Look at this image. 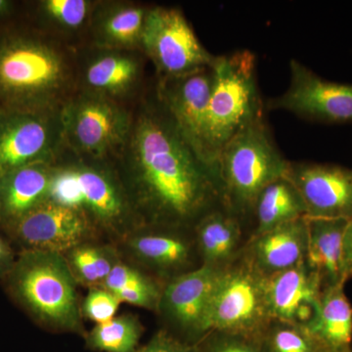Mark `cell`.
Listing matches in <instances>:
<instances>
[{"instance_id":"1","label":"cell","mask_w":352,"mask_h":352,"mask_svg":"<svg viewBox=\"0 0 352 352\" xmlns=\"http://www.w3.org/2000/svg\"><path fill=\"white\" fill-rule=\"evenodd\" d=\"M131 131L111 164L134 214L154 228L193 230L222 205L217 180L154 94L138 99Z\"/></svg>"},{"instance_id":"2","label":"cell","mask_w":352,"mask_h":352,"mask_svg":"<svg viewBox=\"0 0 352 352\" xmlns=\"http://www.w3.org/2000/svg\"><path fill=\"white\" fill-rule=\"evenodd\" d=\"M78 90V50L46 32L0 34L1 110H60Z\"/></svg>"},{"instance_id":"3","label":"cell","mask_w":352,"mask_h":352,"mask_svg":"<svg viewBox=\"0 0 352 352\" xmlns=\"http://www.w3.org/2000/svg\"><path fill=\"white\" fill-rule=\"evenodd\" d=\"M4 279L14 300L41 325L82 332L76 278L61 254L25 250Z\"/></svg>"},{"instance_id":"4","label":"cell","mask_w":352,"mask_h":352,"mask_svg":"<svg viewBox=\"0 0 352 352\" xmlns=\"http://www.w3.org/2000/svg\"><path fill=\"white\" fill-rule=\"evenodd\" d=\"M289 162L275 145L263 116L247 124L220 151L217 173L222 205L245 222L261 192L286 176Z\"/></svg>"},{"instance_id":"5","label":"cell","mask_w":352,"mask_h":352,"mask_svg":"<svg viewBox=\"0 0 352 352\" xmlns=\"http://www.w3.org/2000/svg\"><path fill=\"white\" fill-rule=\"evenodd\" d=\"M48 200L83 212L94 223L118 229L134 214L110 162L78 157L65 149L54 163Z\"/></svg>"},{"instance_id":"6","label":"cell","mask_w":352,"mask_h":352,"mask_svg":"<svg viewBox=\"0 0 352 352\" xmlns=\"http://www.w3.org/2000/svg\"><path fill=\"white\" fill-rule=\"evenodd\" d=\"M212 68L206 138L217 164L222 148L263 113L256 82V57L252 52L237 51L217 56Z\"/></svg>"},{"instance_id":"7","label":"cell","mask_w":352,"mask_h":352,"mask_svg":"<svg viewBox=\"0 0 352 352\" xmlns=\"http://www.w3.org/2000/svg\"><path fill=\"white\" fill-rule=\"evenodd\" d=\"M61 120L66 149L109 162L126 142L132 113L120 102L78 90L61 108Z\"/></svg>"},{"instance_id":"8","label":"cell","mask_w":352,"mask_h":352,"mask_svg":"<svg viewBox=\"0 0 352 352\" xmlns=\"http://www.w3.org/2000/svg\"><path fill=\"white\" fill-rule=\"evenodd\" d=\"M271 321L264 294V277L241 252L220 271L206 319V330L259 337Z\"/></svg>"},{"instance_id":"9","label":"cell","mask_w":352,"mask_h":352,"mask_svg":"<svg viewBox=\"0 0 352 352\" xmlns=\"http://www.w3.org/2000/svg\"><path fill=\"white\" fill-rule=\"evenodd\" d=\"M141 51L157 69V78L189 75L214 64L182 11L156 6L149 8L141 38Z\"/></svg>"},{"instance_id":"10","label":"cell","mask_w":352,"mask_h":352,"mask_svg":"<svg viewBox=\"0 0 352 352\" xmlns=\"http://www.w3.org/2000/svg\"><path fill=\"white\" fill-rule=\"evenodd\" d=\"M66 149L61 109L0 113V173L36 163H54Z\"/></svg>"},{"instance_id":"11","label":"cell","mask_w":352,"mask_h":352,"mask_svg":"<svg viewBox=\"0 0 352 352\" xmlns=\"http://www.w3.org/2000/svg\"><path fill=\"white\" fill-rule=\"evenodd\" d=\"M212 67L178 78H157L156 94L180 135L212 173L219 187L217 164L206 138Z\"/></svg>"},{"instance_id":"12","label":"cell","mask_w":352,"mask_h":352,"mask_svg":"<svg viewBox=\"0 0 352 352\" xmlns=\"http://www.w3.org/2000/svg\"><path fill=\"white\" fill-rule=\"evenodd\" d=\"M289 69L288 89L273 99L270 108L327 124L352 122V85L324 80L296 60H292Z\"/></svg>"},{"instance_id":"13","label":"cell","mask_w":352,"mask_h":352,"mask_svg":"<svg viewBox=\"0 0 352 352\" xmlns=\"http://www.w3.org/2000/svg\"><path fill=\"white\" fill-rule=\"evenodd\" d=\"M220 271L201 265L164 284L157 310L170 324L168 332L192 344L207 333L206 319Z\"/></svg>"},{"instance_id":"14","label":"cell","mask_w":352,"mask_h":352,"mask_svg":"<svg viewBox=\"0 0 352 352\" xmlns=\"http://www.w3.org/2000/svg\"><path fill=\"white\" fill-rule=\"evenodd\" d=\"M92 226L80 210L46 200L6 229L24 251L62 254L82 245Z\"/></svg>"},{"instance_id":"15","label":"cell","mask_w":352,"mask_h":352,"mask_svg":"<svg viewBox=\"0 0 352 352\" xmlns=\"http://www.w3.org/2000/svg\"><path fill=\"white\" fill-rule=\"evenodd\" d=\"M78 52V90L124 104L135 97L144 75L141 50H109L91 45Z\"/></svg>"},{"instance_id":"16","label":"cell","mask_w":352,"mask_h":352,"mask_svg":"<svg viewBox=\"0 0 352 352\" xmlns=\"http://www.w3.org/2000/svg\"><path fill=\"white\" fill-rule=\"evenodd\" d=\"M286 177L302 197L307 217L352 219V168L289 162Z\"/></svg>"},{"instance_id":"17","label":"cell","mask_w":352,"mask_h":352,"mask_svg":"<svg viewBox=\"0 0 352 352\" xmlns=\"http://www.w3.org/2000/svg\"><path fill=\"white\" fill-rule=\"evenodd\" d=\"M322 291L320 280L305 261L264 278V294L271 320L307 328L316 315Z\"/></svg>"},{"instance_id":"18","label":"cell","mask_w":352,"mask_h":352,"mask_svg":"<svg viewBox=\"0 0 352 352\" xmlns=\"http://www.w3.org/2000/svg\"><path fill=\"white\" fill-rule=\"evenodd\" d=\"M307 251V217L258 235L250 236L242 254L256 272L266 278L305 263Z\"/></svg>"},{"instance_id":"19","label":"cell","mask_w":352,"mask_h":352,"mask_svg":"<svg viewBox=\"0 0 352 352\" xmlns=\"http://www.w3.org/2000/svg\"><path fill=\"white\" fill-rule=\"evenodd\" d=\"M155 229L132 240L131 249L139 259L164 276H168V281L200 267L201 258L194 233L192 236L183 234L191 230Z\"/></svg>"},{"instance_id":"20","label":"cell","mask_w":352,"mask_h":352,"mask_svg":"<svg viewBox=\"0 0 352 352\" xmlns=\"http://www.w3.org/2000/svg\"><path fill=\"white\" fill-rule=\"evenodd\" d=\"M54 163L28 164L0 173V224L8 228L48 200Z\"/></svg>"},{"instance_id":"21","label":"cell","mask_w":352,"mask_h":352,"mask_svg":"<svg viewBox=\"0 0 352 352\" xmlns=\"http://www.w3.org/2000/svg\"><path fill=\"white\" fill-rule=\"evenodd\" d=\"M149 8L127 1L96 2L88 32L91 45L109 50H141Z\"/></svg>"},{"instance_id":"22","label":"cell","mask_w":352,"mask_h":352,"mask_svg":"<svg viewBox=\"0 0 352 352\" xmlns=\"http://www.w3.org/2000/svg\"><path fill=\"white\" fill-rule=\"evenodd\" d=\"M243 220L223 206L210 210L193 228L201 265L223 270L244 249Z\"/></svg>"},{"instance_id":"23","label":"cell","mask_w":352,"mask_h":352,"mask_svg":"<svg viewBox=\"0 0 352 352\" xmlns=\"http://www.w3.org/2000/svg\"><path fill=\"white\" fill-rule=\"evenodd\" d=\"M307 222L305 263L318 276L322 289L346 285L344 235L349 219L307 217Z\"/></svg>"},{"instance_id":"24","label":"cell","mask_w":352,"mask_h":352,"mask_svg":"<svg viewBox=\"0 0 352 352\" xmlns=\"http://www.w3.org/2000/svg\"><path fill=\"white\" fill-rule=\"evenodd\" d=\"M307 328L329 351L351 346L352 305L344 285L322 291L316 315Z\"/></svg>"},{"instance_id":"25","label":"cell","mask_w":352,"mask_h":352,"mask_svg":"<svg viewBox=\"0 0 352 352\" xmlns=\"http://www.w3.org/2000/svg\"><path fill=\"white\" fill-rule=\"evenodd\" d=\"M307 217V208L298 190L286 176L278 178L261 192L252 210L254 228L252 235H258Z\"/></svg>"},{"instance_id":"26","label":"cell","mask_w":352,"mask_h":352,"mask_svg":"<svg viewBox=\"0 0 352 352\" xmlns=\"http://www.w3.org/2000/svg\"><path fill=\"white\" fill-rule=\"evenodd\" d=\"M96 2L90 0H43L38 3L39 19L53 36H72L89 29Z\"/></svg>"},{"instance_id":"27","label":"cell","mask_w":352,"mask_h":352,"mask_svg":"<svg viewBox=\"0 0 352 352\" xmlns=\"http://www.w3.org/2000/svg\"><path fill=\"white\" fill-rule=\"evenodd\" d=\"M140 322L131 315L96 324L87 335V349L100 352H134L142 337Z\"/></svg>"},{"instance_id":"28","label":"cell","mask_w":352,"mask_h":352,"mask_svg":"<svg viewBox=\"0 0 352 352\" xmlns=\"http://www.w3.org/2000/svg\"><path fill=\"white\" fill-rule=\"evenodd\" d=\"M261 352H330L305 326L271 320L259 336Z\"/></svg>"},{"instance_id":"29","label":"cell","mask_w":352,"mask_h":352,"mask_svg":"<svg viewBox=\"0 0 352 352\" xmlns=\"http://www.w3.org/2000/svg\"><path fill=\"white\" fill-rule=\"evenodd\" d=\"M69 263L76 279L90 286L103 284L117 264L105 250L82 245L72 250Z\"/></svg>"},{"instance_id":"30","label":"cell","mask_w":352,"mask_h":352,"mask_svg":"<svg viewBox=\"0 0 352 352\" xmlns=\"http://www.w3.org/2000/svg\"><path fill=\"white\" fill-rule=\"evenodd\" d=\"M196 347L197 352H261L259 337L215 330L206 333Z\"/></svg>"},{"instance_id":"31","label":"cell","mask_w":352,"mask_h":352,"mask_svg":"<svg viewBox=\"0 0 352 352\" xmlns=\"http://www.w3.org/2000/svg\"><path fill=\"white\" fill-rule=\"evenodd\" d=\"M119 298L106 289H94L89 292L82 305V312L96 324L105 323L117 314Z\"/></svg>"},{"instance_id":"32","label":"cell","mask_w":352,"mask_h":352,"mask_svg":"<svg viewBox=\"0 0 352 352\" xmlns=\"http://www.w3.org/2000/svg\"><path fill=\"white\" fill-rule=\"evenodd\" d=\"M149 280H151V278L145 276L140 271L124 265V264L117 263L113 266L110 274L102 285H103L104 289L116 294L122 289L129 288V287L145 283Z\"/></svg>"},{"instance_id":"33","label":"cell","mask_w":352,"mask_h":352,"mask_svg":"<svg viewBox=\"0 0 352 352\" xmlns=\"http://www.w3.org/2000/svg\"><path fill=\"white\" fill-rule=\"evenodd\" d=\"M134 352H197V347L196 344L184 342L166 329H162L147 344Z\"/></svg>"},{"instance_id":"34","label":"cell","mask_w":352,"mask_h":352,"mask_svg":"<svg viewBox=\"0 0 352 352\" xmlns=\"http://www.w3.org/2000/svg\"><path fill=\"white\" fill-rule=\"evenodd\" d=\"M344 275L346 281L352 278V219L347 222L344 235Z\"/></svg>"},{"instance_id":"35","label":"cell","mask_w":352,"mask_h":352,"mask_svg":"<svg viewBox=\"0 0 352 352\" xmlns=\"http://www.w3.org/2000/svg\"><path fill=\"white\" fill-rule=\"evenodd\" d=\"M15 261L12 248L0 236V277L6 276Z\"/></svg>"},{"instance_id":"36","label":"cell","mask_w":352,"mask_h":352,"mask_svg":"<svg viewBox=\"0 0 352 352\" xmlns=\"http://www.w3.org/2000/svg\"><path fill=\"white\" fill-rule=\"evenodd\" d=\"M14 3L10 0H0V20L10 15Z\"/></svg>"},{"instance_id":"37","label":"cell","mask_w":352,"mask_h":352,"mask_svg":"<svg viewBox=\"0 0 352 352\" xmlns=\"http://www.w3.org/2000/svg\"><path fill=\"white\" fill-rule=\"evenodd\" d=\"M330 352H352V346L346 347V349H339V351Z\"/></svg>"},{"instance_id":"38","label":"cell","mask_w":352,"mask_h":352,"mask_svg":"<svg viewBox=\"0 0 352 352\" xmlns=\"http://www.w3.org/2000/svg\"><path fill=\"white\" fill-rule=\"evenodd\" d=\"M0 113H1V109H0Z\"/></svg>"}]
</instances>
